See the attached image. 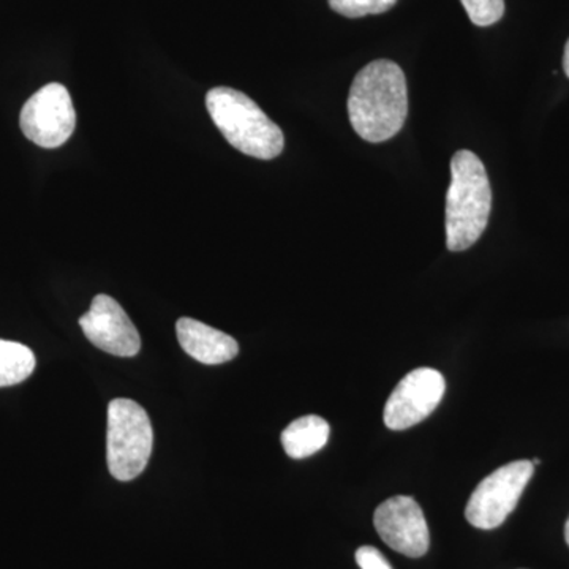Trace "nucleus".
<instances>
[{
	"instance_id": "0eeeda50",
	"label": "nucleus",
	"mask_w": 569,
	"mask_h": 569,
	"mask_svg": "<svg viewBox=\"0 0 569 569\" xmlns=\"http://www.w3.org/2000/svg\"><path fill=\"white\" fill-rule=\"evenodd\" d=\"M447 381L436 369L421 367L400 380L385 407V425L407 430L425 421L445 396Z\"/></svg>"
},
{
	"instance_id": "ddd939ff",
	"label": "nucleus",
	"mask_w": 569,
	"mask_h": 569,
	"mask_svg": "<svg viewBox=\"0 0 569 569\" xmlns=\"http://www.w3.org/2000/svg\"><path fill=\"white\" fill-rule=\"evenodd\" d=\"M396 3L397 0H329V7L347 18L387 13Z\"/></svg>"
},
{
	"instance_id": "f257e3e1",
	"label": "nucleus",
	"mask_w": 569,
	"mask_h": 569,
	"mask_svg": "<svg viewBox=\"0 0 569 569\" xmlns=\"http://www.w3.org/2000/svg\"><path fill=\"white\" fill-rule=\"evenodd\" d=\"M407 114L406 74L396 62L378 59L356 74L348 96V116L362 140H391L402 130Z\"/></svg>"
},
{
	"instance_id": "9b49d317",
	"label": "nucleus",
	"mask_w": 569,
	"mask_h": 569,
	"mask_svg": "<svg viewBox=\"0 0 569 569\" xmlns=\"http://www.w3.org/2000/svg\"><path fill=\"white\" fill-rule=\"evenodd\" d=\"M331 433L328 421L317 415L298 418L283 430L282 447L291 459H306L326 447Z\"/></svg>"
},
{
	"instance_id": "4468645a",
	"label": "nucleus",
	"mask_w": 569,
	"mask_h": 569,
	"mask_svg": "<svg viewBox=\"0 0 569 569\" xmlns=\"http://www.w3.org/2000/svg\"><path fill=\"white\" fill-rule=\"evenodd\" d=\"M468 18L479 28L496 24L505 14V0H460Z\"/></svg>"
},
{
	"instance_id": "f03ea898",
	"label": "nucleus",
	"mask_w": 569,
	"mask_h": 569,
	"mask_svg": "<svg viewBox=\"0 0 569 569\" xmlns=\"http://www.w3.org/2000/svg\"><path fill=\"white\" fill-rule=\"evenodd\" d=\"M492 209V189L481 159L458 151L451 160L447 193V247L449 252L470 249L485 233Z\"/></svg>"
},
{
	"instance_id": "1a4fd4ad",
	"label": "nucleus",
	"mask_w": 569,
	"mask_h": 569,
	"mask_svg": "<svg viewBox=\"0 0 569 569\" xmlns=\"http://www.w3.org/2000/svg\"><path fill=\"white\" fill-rule=\"evenodd\" d=\"M80 326L89 342L104 353L121 358H133L140 353L138 329L111 296L97 295L89 312L80 318Z\"/></svg>"
},
{
	"instance_id": "7ed1b4c3",
	"label": "nucleus",
	"mask_w": 569,
	"mask_h": 569,
	"mask_svg": "<svg viewBox=\"0 0 569 569\" xmlns=\"http://www.w3.org/2000/svg\"><path fill=\"white\" fill-rule=\"evenodd\" d=\"M206 108L217 129L239 152L260 160H272L282 153V130L246 93L213 88L206 96Z\"/></svg>"
},
{
	"instance_id": "f3484780",
	"label": "nucleus",
	"mask_w": 569,
	"mask_h": 569,
	"mask_svg": "<svg viewBox=\"0 0 569 569\" xmlns=\"http://www.w3.org/2000/svg\"><path fill=\"white\" fill-rule=\"evenodd\" d=\"M565 539H567V545L569 546V518L567 520V526H565Z\"/></svg>"
},
{
	"instance_id": "f8f14e48",
	"label": "nucleus",
	"mask_w": 569,
	"mask_h": 569,
	"mask_svg": "<svg viewBox=\"0 0 569 569\" xmlns=\"http://www.w3.org/2000/svg\"><path fill=\"white\" fill-rule=\"evenodd\" d=\"M36 365V355L31 348L0 339V388L14 387L28 380Z\"/></svg>"
},
{
	"instance_id": "423d86ee",
	"label": "nucleus",
	"mask_w": 569,
	"mask_h": 569,
	"mask_svg": "<svg viewBox=\"0 0 569 569\" xmlns=\"http://www.w3.org/2000/svg\"><path fill=\"white\" fill-rule=\"evenodd\" d=\"M22 133L44 149L61 148L77 127V112L70 92L59 82L43 86L22 107Z\"/></svg>"
},
{
	"instance_id": "2eb2a0df",
	"label": "nucleus",
	"mask_w": 569,
	"mask_h": 569,
	"mask_svg": "<svg viewBox=\"0 0 569 569\" xmlns=\"http://www.w3.org/2000/svg\"><path fill=\"white\" fill-rule=\"evenodd\" d=\"M356 563L361 569H392L383 553L372 546H362L356 550Z\"/></svg>"
},
{
	"instance_id": "dca6fc26",
	"label": "nucleus",
	"mask_w": 569,
	"mask_h": 569,
	"mask_svg": "<svg viewBox=\"0 0 569 569\" xmlns=\"http://www.w3.org/2000/svg\"><path fill=\"white\" fill-rule=\"evenodd\" d=\"M563 69L565 73H567L569 78V40L567 41V47H565Z\"/></svg>"
},
{
	"instance_id": "20e7f679",
	"label": "nucleus",
	"mask_w": 569,
	"mask_h": 569,
	"mask_svg": "<svg viewBox=\"0 0 569 569\" xmlns=\"http://www.w3.org/2000/svg\"><path fill=\"white\" fill-rule=\"evenodd\" d=\"M153 430L151 419L140 403L114 399L108 406L107 462L118 481L140 477L151 459Z\"/></svg>"
},
{
	"instance_id": "39448f33",
	"label": "nucleus",
	"mask_w": 569,
	"mask_h": 569,
	"mask_svg": "<svg viewBox=\"0 0 569 569\" xmlns=\"http://www.w3.org/2000/svg\"><path fill=\"white\" fill-rule=\"evenodd\" d=\"M533 473L535 466L531 460H516L482 479L468 500V522L481 530L500 527L518 507Z\"/></svg>"
},
{
	"instance_id": "9d476101",
	"label": "nucleus",
	"mask_w": 569,
	"mask_h": 569,
	"mask_svg": "<svg viewBox=\"0 0 569 569\" xmlns=\"http://www.w3.org/2000/svg\"><path fill=\"white\" fill-rule=\"evenodd\" d=\"M176 335L182 350L201 365H223L239 353V346L233 337L193 318H179L176 323Z\"/></svg>"
},
{
	"instance_id": "6e6552de",
	"label": "nucleus",
	"mask_w": 569,
	"mask_h": 569,
	"mask_svg": "<svg viewBox=\"0 0 569 569\" xmlns=\"http://www.w3.org/2000/svg\"><path fill=\"white\" fill-rule=\"evenodd\" d=\"M373 523L380 538L396 552L419 559L429 550V527L415 498L397 496L383 501L377 508Z\"/></svg>"
}]
</instances>
